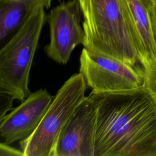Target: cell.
Here are the masks:
<instances>
[{
    "label": "cell",
    "mask_w": 156,
    "mask_h": 156,
    "mask_svg": "<svg viewBox=\"0 0 156 156\" xmlns=\"http://www.w3.org/2000/svg\"><path fill=\"white\" fill-rule=\"evenodd\" d=\"M89 95L97 105L94 156H156V102L144 85Z\"/></svg>",
    "instance_id": "6da1fadb"
},
{
    "label": "cell",
    "mask_w": 156,
    "mask_h": 156,
    "mask_svg": "<svg viewBox=\"0 0 156 156\" xmlns=\"http://www.w3.org/2000/svg\"><path fill=\"white\" fill-rule=\"evenodd\" d=\"M84 48L130 65L139 63L138 38L127 0H77Z\"/></svg>",
    "instance_id": "7a4b0ae2"
},
{
    "label": "cell",
    "mask_w": 156,
    "mask_h": 156,
    "mask_svg": "<svg viewBox=\"0 0 156 156\" xmlns=\"http://www.w3.org/2000/svg\"><path fill=\"white\" fill-rule=\"evenodd\" d=\"M45 7L37 5L0 51V91L24 101L31 93L29 74L46 19Z\"/></svg>",
    "instance_id": "3957f363"
},
{
    "label": "cell",
    "mask_w": 156,
    "mask_h": 156,
    "mask_svg": "<svg viewBox=\"0 0 156 156\" xmlns=\"http://www.w3.org/2000/svg\"><path fill=\"white\" fill-rule=\"evenodd\" d=\"M87 86L80 73L73 75L62 85L37 128L29 137L20 141L24 156H53L59 135L85 97Z\"/></svg>",
    "instance_id": "277c9868"
},
{
    "label": "cell",
    "mask_w": 156,
    "mask_h": 156,
    "mask_svg": "<svg viewBox=\"0 0 156 156\" xmlns=\"http://www.w3.org/2000/svg\"><path fill=\"white\" fill-rule=\"evenodd\" d=\"M79 73L94 92L132 90L143 85L140 67L130 65L84 48L80 56Z\"/></svg>",
    "instance_id": "5b68a950"
},
{
    "label": "cell",
    "mask_w": 156,
    "mask_h": 156,
    "mask_svg": "<svg viewBox=\"0 0 156 156\" xmlns=\"http://www.w3.org/2000/svg\"><path fill=\"white\" fill-rule=\"evenodd\" d=\"M81 13L78 1L69 0L52 9L46 16L50 41L44 49L47 55L58 63L66 64L74 49L83 43Z\"/></svg>",
    "instance_id": "8992f818"
},
{
    "label": "cell",
    "mask_w": 156,
    "mask_h": 156,
    "mask_svg": "<svg viewBox=\"0 0 156 156\" xmlns=\"http://www.w3.org/2000/svg\"><path fill=\"white\" fill-rule=\"evenodd\" d=\"M96 119V104L85 96L60 132L53 156H94Z\"/></svg>",
    "instance_id": "52a82bcc"
},
{
    "label": "cell",
    "mask_w": 156,
    "mask_h": 156,
    "mask_svg": "<svg viewBox=\"0 0 156 156\" xmlns=\"http://www.w3.org/2000/svg\"><path fill=\"white\" fill-rule=\"evenodd\" d=\"M53 98L46 89L31 93L0 121L1 143L10 144L29 137L38 126Z\"/></svg>",
    "instance_id": "ba28073f"
},
{
    "label": "cell",
    "mask_w": 156,
    "mask_h": 156,
    "mask_svg": "<svg viewBox=\"0 0 156 156\" xmlns=\"http://www.w3.org/2000/svg\"><path fill=\"white\" fill-rule=\"evenodd\" d=\"M136 30L139 63L141 66L156 60V44L154 37L151 13L156 0H127Z\"/></svg>",
    "instance_id": "9c48e42d"
},
{
    "label": "cell",
    "mask_w": 156,
    "mask_h": 156,
    "mask_svg": "<svg viewBox=\"0 0 156 156\" xmlns=\"http://www.w3.org/2000/svg\"><path fill=\"white\" fill-rule=\"evenodd\" d=\"M50 7L44 0H0V40H4L18 29L31 11L38 5Z\"/></svg>",
    "instance_id": "30bf717a"
},
{
    "label": "cell",
    "mask_w": 156,
    "mask_h": 156,
    "mask_svg": "<svg viewBox=\"0 0 156 156\" xmlns=\"http://www.w3.org/2000/svg\"><path fill=\"white\" fill-rule=\"evenodd\" d=\"M143 85L156 102V60H151L140 67Z\"/></svg>",
    "instance_id": "8fae6325"
},
{
    "label": "cell",
    "mask_w": 156,
    "mask_h": 156,
    "mask_svg": "<svg viewBox=\"0 0 156 156\" xmlns=\"http://www.w3.org/2000/svg\"><path fill=\"white\" fill-rule=\"evenodd\" d=\"M14 98L10 94L0 91V121L7 115V112L12 109Z\"/></svg>",
    "instance_id": "7c38bea8"
},
{
    "label": "cell",
    "mask_w": 156,
    "mask_h": 156,
    "mask_svg": "<svg viewBox=\"0 0 156 156\" xmlns=\"http://www.w3.org/2000/svg\"><path fill=\"white\" fill-rule=\"evenodd\" d=\"M9 145L1 143L0 156H24L23 152L21 149H17Z\"/></svg>",
    "instance_id": "4fadbf2b"
},
{
    "label": "cell",
    "mask_w": 156,
    "mask_h": 156,
    "mask_svg": "<svg viewBox=\"0 0 156 156\" xmlns=\"http://www.w3.org/2000/svg\"><path fill=\"white\" fill-rule=\"evenodd\" d=\"M151 20H152L154 37V39L156 44V4L154 7L151 13Z\"/></svg>",
    "instance_id": "5bb4252c"
},
{
    "label": "cell",
    "mask_w": 156,
    "mask_h": 156,
    "mask_svg": "<svg viewBox=\"0 0 156 156\" xmlns=\"http://www.w3.org/2000/svg\"><path fill=\"white\" fill-rule=\"evenodd\" d=\"M44 1H45L46 2V3L49 5V7L51 6V2H52V0H44Z\"/></svg>",
    "instance_id": "9a60e30c"
}]
</instances>
